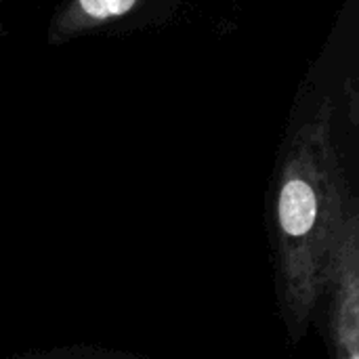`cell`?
<instances>
[{"mask_svg": "<svg viewBox=\"0 0 359 359\" xmlns=\"http://www.w3.org/2000/svg\"><path fill=\"white\" fill-rule=\"evenodd\" d=\"M330 118L326 103L299 133L278 194L280 267L288 309L297 320H305L334 284L343 255L359 233V212L347 200Z\"/></svg>", "mask_w": 359, "mask_h": 359, "instance_id": "obj_1", "label": "cell"}, {"mask_svg": "<svg viewBox=\"0 0 359 359\" xmlns=\"http://www.w3.org/2000/svg\"><path fill=\"white\" fill-rule=\"evenodd\" d=\"M334 284L339 286V337L349 351H355L359 349V233L343 255Z\"/></svg>", "mask_w": 359, "mask_h": 359, "instance_id": "obj_2", "label": "cell"}, {"mask_svg": "<svg viewBox=\"0 0 359 359\" xmlns=\"http://www.w3.org/2000/svg\"><path fill=\"white\" fill-rule=\"evenodd\" d=\"M78 4L90 19H111L126 15L137 0H78Z\"/></svg>", "mask_w": 359, "mask_h": 359, "instance_id": "obj_3", "label": "cell"}, {"mask_svg": "<svg viewBox=\"0 0 359 359\" xmlns=\"http://www.w3.org/2000/svg\"><path fill=\"white\" fill-rule=\"evenodd\" d=\"M345 359H359V349H355V351H351V353H349V355H347V358Z\"/></svg>", "mask_w": 359, "mask_h": 359, "instance_id": "obj_4", "label": "cell"}]
</instances>
